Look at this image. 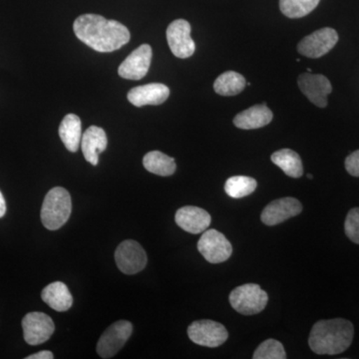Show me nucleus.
Listing matches in <instances>:
<instances>
[{
    "label": "nucleus",
    "instance_id": "2eb2a0df",
    "mask_svg": "<svg viewBox=\"0 0 359 359\" xmlns=\"http://www.w3.org/2000/svg\"><path fill=\"white\" fill-rule=\"evenodd\" d=\"M175 221L184 231L197 235L209 228L212 218L211 215L202 208L186 205L177 211Z\"/></svg>",
    "mask_w": 359,
    "mask_h": 359
},
{
    "label": "nucleus",
    "instance_id": "20e7f679",
    "mask_svg": "<svg viewBox=\"0 0 359 359\" xmlns=\"http://www.w3.org/2000/svg\"><path fill=\"white\" fill-rule=\"evenodd\" d=\"M229 301L238 313L254 316L266 309L269 295L257 283H245L231 290Z\"/></svg>",
    "mask_w": 359,
    "mask_h": 359
},
{
    "label": "nucleus",
    "instance_id": "412c9836",
    "mask_svg": "<svg viewBox=\"0 0 359 359\" xmlns=\"http://www.w3.org/2000/svg\"><path fill=\"white\" fill-rule=\"evenodd\" d=\"M271 162L283 170L290 178L299 179L304 175L301 157L290 149H282L271 156Z\"/></svg>",
    "mask_w": 359,
    "mask_h": 359
},
{
    "label": "nucleus",
    "instance_id": "f257e3e1",
    "mask_svg": "<svg viewBox=\"0 0 359 359\" xmlns=\"http://www.w3.org/2000/svg\"><path fill=\"white\" fill-rule=\"evenodd\" d=\"M77 39L97 52H113L130 40V32L119 21L108 20L98 14H83L74 21Z\"/></svg>",
    "mask_w": 359,
    "mask_h": 359
},
{
    "label": "nucleus",
    "instance_id": "9b49d317",
    "mask_svg": "<svg viewBox=\"0 0 359 359\" xmlns=\"http://www.w3.org/2000/svg\"><path fill=\"white\" fill-rule=\"evenodd\" d=\"M166 35L170 49L176 57L186 59L195 53L196 45L191 37V25L188 21H173L168 26Z\"/></svg>",
    "mask_w": 359,
    "mask_h": 359
},
{
    "label": "nucleus",
    "instance_id": "4be33fe9",
    "mask_svg": "<svg viewBox=\"0 0 359 359\" xmlns=\"http://www.w3.org/2000/svg\"><path fill=\"white\" fill-rule=\"evenodd\" d=\"M143 165L148 172L161 177L172 176L176 172L177 168L174 158L169 157L160 151L147 153L144 157Z\"/></svg>",
    "mask_w": 359,
    "mask_h": 359
},
{
    "label": "nucleus",
    "instance_id": "39448f33",
    "mask_svg": "<svg viewBox=\"0 0 359 359\" xmlns=\"http://www.w3.org/2000/svg\"><path fill=\"white\" fill-rule=\"evenodd\" d=\"M189 339L205 347L221 346L226 341L229 332L222 323L210 320L194 321L188 327Z\"/></svg>",
    "mask_w": 359,
    "mask_h": 359
},
{
    "label": "nucleus",
    "instance_id": "b1692460",
    "mask_svg": "<svg viewBox=\"0 0 359 359\" xmlns=\"http://www.w3.org/2000/svg\"><path fill=\"white\" fill-rule=\"evenodd\" d=\"M256 180L247 176H233L226 180L224 191L233 199L247 197L256 191Z\"/></svg>",
    "mask_w": 359,
    "mask_h": 359
},
{
    "label": "nucleus",
    "instance_id": "6ab92c4d",
    "mask_svg": "<svg viewBox=\"0 0 359 359\" xmlns=\"http://www.w3.org/2000/svg\"><path fill=\"white\" fill-rule=\"evenodd\" d=\"M42 301L56 311H66L72 306L73 297L65 283L54 282L44 287Z\"/></svg>",
    "mask_w": 359,
    "mask_h": 359
},
{
    "label": "nucleus",
    "instance_id": "5701e85b",
    "mask_svg": "<svg viewBox=\"0 0 359 359\" xmlns=\"http://www.w3.org/2000/svg\"><path fill=\"white\" fill-rule=\"evenodd\" d=\"M245 77L235 71H228L217 78L214 83L215 92L222 96H235L245 89Z\"/></svg>",
    "mask_w": 359,
    "mask_h": 359
},
{
    "label": "nucleus",
    "instance_id": "c756f323",
    "mask_svg": "<svg viewBox=\"0 0 359 359\" xmlns=\"http://www.w3.org/2000/svg\"><path fill=\"white\" fill-rule=\"evenodd\" d=\"M6 203L4 199V195L0 192V219L6 215Z\"/></svg>",
    "mask_w": 359,
    "mask_h": 359
},
{
    "label": "nucleus",
    "instance_id": "f03ea898",
    "mask_svg": "<svg viewBox=\"0 0 359 359\" xmlns=\"http://www.w3.org/2000/svg\"><path fill=\"white\" fill-rule=\"evenodd\" d=\"M354 327L344 318L318 320L314 323L309 337V344L314 353L337 355L344 353L353 344Z\"/></svg>",
    "mask_w": 359,
    "mask_h": 359
},
{
    "label": "nucleus",
    "instance_id": "6e6552de",
    "mask_svg": "<svg viewBox=\"0 0 359 359\" xmlns=\"http://www.w3.org/2000/svg\"><path fill=\"white\" fill-rule=\"evenodd\" d=\"M337 41L339 34L334 28H321L304 37L297 45V51L308 58H320L332 50Z\"/></svg>",
    "mask_w": 359,
    "mask_h": 359
},
{
    "label": "nucleus",
    "instance_id": "a211bd4d",
    "mask_svg": "<svg viewBox=\"0 0 359 359\" xmlns=\"http://www.w3.org/2000/svg\"><path fill=\"white\" fill-rule=\"evenodd\" d=\"M273 118V112L266 107V104H261L238 113L233 119V124L238 129H259L269 125Z\"/></svg>",
    "mask_w": 359,
    "mask_h": 359
},
{
    "label": "nucleus",
    "instance_id": "4468645a",
    "mask_svg": "<svg viewBox=\"0 0 359 359\" xmlns=\"http://www.w3.org/2000/svg\"><path fill=\"white\" fill-rule=\"evenodd\" d=\"M302 212V205L295 198H282L269 203L262 212V222L266 226H273L283 223Z\"/></svg>",
    "mask_w": 359,
    "mask_h": 359
},
{
    "label": "nucleus",
    "instance_id": "7ed1b4c3",
    "mask_svg": "<svg viewBox=\"0 0 359 359\" xmlns=\"http://www.w3.org/2000/svg\"><path fill=\"white\" fill-rule=\"evenodd\" d=\"M72 211L71 196L62 187L51 189L45 196L41 208V221L45 228L55 231L65 226Z\"/></svg>",
    "mask_w": 359,
    "mask_h": 359
},
{
    "label": "nucleus",
    "instance_id": "9d476101",
    "mask_svg": "<svg viewBox=\"0 0 359 359\" xmlns=\"http://www.w3.org/2000/svg\"><path fill=\"white\" fill-rule=\"evenodd\" d=\"M118 269L126 275H135L143 271L147 264V255L139 243L127 240L118 245L115 252Z\"/></svg>",
    "mask_w": 359,
    "mask_h": 359
},
{
    "label": "nucleus",
    "instance_id": "aec40b11",
    "mask_svg": "<svg viewBox=\"0 0 359 359\" xmlns=\"http://www.w3.org/2000/svg\"><path fill=\"white\" fill-rule=\"evenodd\" d=\"M59 136L70 152H77L81 146V120L75 114L66 115L59 126Z\"/></svg>",
    "mask_w": 359,
    "mask_h": 359
},
{
    "label": "nucleus",
    "instance_id": "cd10ccee",
    "mask_svg": "<svg viewBox=\"0 0 359 359\" xmlns=\"http://www.w3.org/2000/svg\"><path fill=\"white\" fill-rule=\"evenodd\" d=\"M344 166H346L347 173L353 177H359V150L351 153L346 158Z\"/></svg>",
    "mask_w": 359,
    "mask_h": 359
},
{
    "label": "nucleus",
    "instance_id": "393cba45",
    "mask_svg": "<svg viewBox=\"0 0 359 359\" xmlns=\"http://www.w3.org/2000/svg\"><path fill=\"white\" fill-rule=\"evenodd\" d=\"M320 0H280L283 15L289 18H302L316 8Z\"/></svg>",
    "mask_w": 359,
    "mask_h": 359
},
{
    "label": "nucleus",
    "instance_id": "ddd939ff",
    "mask_svg": "<svg viewBox=\"0 0 359 359\" xmlns=\"http://www.w3.org/2000/svg\"><path fill=\"white\" fill-rule=\"evenodd\" d=\"M152 61V48L143 44L135 49L118 68V73L124 79L140 80L146 76Z\"/></svg>",
    "mask_w": 359,
    "mask_h": 359
},
{
    "label": "nucleus",
    "instance_id": "1a4fd4ad",
    "mask_svg": "<svg viewBox=\"0 0 359 359\" xmlns=\"http://www.w3.org/2000/svg\"><path fill=\"white\" fill-rule=\"evenodd\" d=\"M23 337L30 346H39L50 339L55 325L50 316L43 313H29L22 320Z\"/></svg>",
    "mask_w": 359,
    "mask_h": 359
},
{
    "label": "nucleus",
    "instance_id": "7c9ffc66",
    "mask_svg": "<svg viewBox=\"0 0 359 359\" xmlns=\"http://www.w3.org/2000/svg\"><path fill=\"white\" fill-rule=\"evenodd\" d=\"M308 178H309V179H311H311H313V175L309 174V175H308Z\"/></svg>",
    "mask_w": 359,
    "mask_h": 359
},
{
    "label": "nucleus",
    "instance_id": "0eeeda50",
    "mask_svg": "<svg viewBox=\"0 0 359 359\" xmlns=\"http://www.w3.org/2000/svg\"><path fill=\"white\" fill-rule=\"evenodd\" d=\"M198 250L205 261L211 264L224 263L233 254V247L221 231L211 229L205 230L198 242Z\"/></svg>",
    "mask_w": 359,
    "mask_h": 359
},
{
    "label": "nucleus",
    "instance_id": "bb28decb",
    "mask_svg": "<svg viewBox=\"0 0 359 359\" xmlns=\"http://www.w3.org/2000/svg\"><path fill=\"white\" fill-rule=\"evenodd\" d=\"M344 231L351 242L359 245V208H353L347 214L344 222Z\"/></svg>",
    "mask_w": 359,
    "mask_h": 359
},
{
    "label": "nucleus",
    "instance_id": "dca6fc26",
    "mask_svg": "<svg viewBox=\"0 0 359 359\" xmlns=\"http://www.w3.org/2000/svg\"><path fill=\"white\" fill-rule=\"evenodd\" d=\"M170 89L162 83H151L135 87L128 93L129 102L136 107L146 105H160L169 98Z\"/></svg>",
    "mask_w": 359,
    "mask_h": 359
},
{
    "label": "nucleus",
    "instance_id": "c85d7f7f",
    "mask_svg": "<svg viewBox=\"0 0 359 359\" xmlns=\"http://www.w3.org/2000/svg\"><path fill=\"white\" fill-rule=\"evenodd\" d=\"M54 358L53 353L49 351H42L39 353L32 354V355L27 356L25 359H52Z\"/></svg>",
    "mask_w": 359,
    "mask_h": 359
},
{
    "label": "nucleus",
    "instance_id": "f3484780",
    "mask_svg": "<svg viewBox=\"0 0 359 359\" xmlns=\"http://www.w3.org/2000/svg\"><path fill=\"white\" fill-rule=\"evenodd\" d=\"M107 145V135L100 127H89L82 135V152H83L85 160L93 166L98 165L99 154L106 150Z\"/></svg>",
    "mask_w": 359,
    "mask_h": 359
},
{
    "label": "nucleus",
    "instance_id": "f8f14e48",
    "mask_svg": "<svg viewBox=\"0 0 359 359\" xmlns=\"http://www.w3.org/2000/svg\"><path fill=\"white\" fill-rule=\"evenodd\" d=\"M299 89L311 103L320 108L327 106V96L332 93V86L330 80L321 74L302 73L297 79Z\"/></svg>",
    "mask_w": 359,
    "mask_h": 359
},
{
    "label": "nucleus",
    "instance_id": "423d86ee",
    "mask_svg": "<svg viewBox=\"0 0 359 359\" xmlns=\"http://www.w3.org/2000/svg\"><path fill=\"white\" fill-rule=\"evenodd\" d=\"M133 332V325L130 321L119 320L111 325L97 344L96 351L102 358H111L121 351Z\"/></svg>",
    "mask_w": 359,
    "mask_h": 359
},
{
    "label": "nucleus",
    "instance_id": "a878e982",
    "mask_svg": "<svg viewBox=\"0 0 359 359\" xmlns=\"http://www.w3.org/2000/svg\"><path fill=\"white\" fill-rule=\"evenodd\" d=\"M254 359H285L287 353L282 342L269 339L262 342L252 355Z\"/></svg>",
    "mask_w": 359,
    "mask_h": 359
},
{
    "label": "nucleus",
    "instance_id": "2f4dec72",
    "mask_svg": "<svg viewBox=\"0 0 359 359\" xmlns=\"http://www.w3.org/2000/svg\"><path fill=\"white\" fill-rule=\"evenodd\" d=\"M308 72H311V68H308Z\"/></svg>",
    "mask_w": 359,
    "mask_h": 359
}]
</instances>
